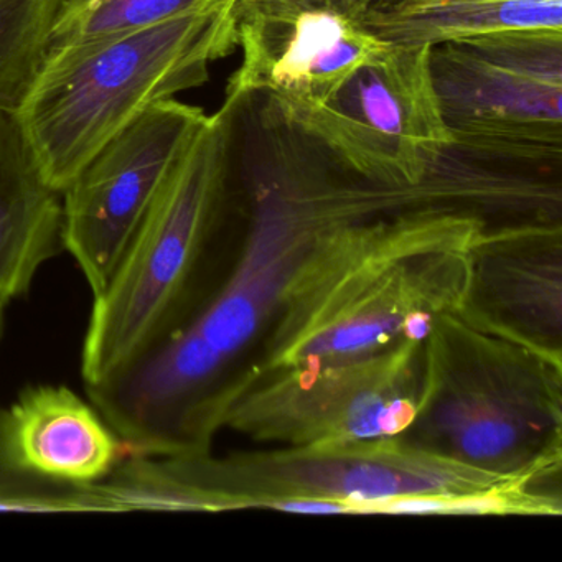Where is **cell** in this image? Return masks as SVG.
Masks as SVG:
<instances>
[{
    "mask_svg": "<svg viewBox=\"0 0 562 562\" xmlns=\"http://www.w3.org/2000/svg\"><path fill=\"white\" fill-rule=\"evenodd\" d=\"M235 106L206 117L157 193L106 288L93 297L81 376L93 386L176 335L203 299V271L225 205Z\"/></svg>",
    "mask_w": 562,
    "mask_h": 562,
    "instance_id": "1",
    "label": "cell"
},
{
    "mask_svg": "<svg viewBox=\"0 0 562 562\" xmlns=\"http://www.w3.org/2000/svg\"><path fill=\"white\" fill-rule=\"evenodd\" d=\"M236 48L228 4L47 52L18 114L45 179L64 192L91 157L160 101L209 81Z\"/></svg>",
    "mask_w": 562,
    "mask_h": 562,
    "instance_id": "2",
    "label": "cell"
},
{
    "mask_svg": "<svg viewBox=\"0 0 562 562\" xmlns=\"http://www.w3.org/2000/svg\"><path fill=\"white\" fill-rule=\"evenodd\" d=\"M427 45H391L324 103L281 117L371 182L417 187L453 150Z\"/></svg>",
    "mask_w": 562,
    "mask_h": 562,
    "instance_id": "3",
    "label": "cell"
},
{
    "mask_svg": "<svg viewBox=\"0 0 562 562\" xmlns=\"http://www.w3.org/2000/svg\"><path fill=\"white\" fill-rule=\"evenodd\" d=\"M200 108L160 101L104 144L61 192L64 251L98 295L183 150L205 123Z\"/></svg>",
    "mask_w": 562,
    "mask_h": 562,
    "instance_id": "4",
    "label": "cell"
},
{
    "mask_svg": "<svg viewBox=\"0 0 562 562\" xmlns=\"http://www.w3.org/2000/svg\"><path fill=\"white\" fill-rule=\"evenodd\" d=\"M429 65L453 150L561 160L562 81L490 60L459 42L430 48Z\"/></svg>",
    "mask_w": 562,
    "mask_h": 562,
    "instance_id": "5",
    "label": "cell"
},
{
    "mask_svg": "<svg viewBox=\"0 0 562 562\" xmlns=\"http://www.w3.org/2000/svg\"><path fill=\"white\" fill-rule=\"evenodd\" d=\"M236 47L241 48V64L229 78L225 103L269 94L281 120L327 101L357 68L391 44L347 15L311 9L239 21Z\"/></svg>",
    "mask_w": 562,
    "mask_h": 562,
    "instance_id": "6",
    "label": "cell"
},
{
    "mask_svg": "<svg viewBox=\"0 0 562 562\" xmlns=\"http://www.w3.org/2000/svg\"><path fill=\"white\" fill-rule=\"evenodd\" d=\"M130 456L93 403L64 384H34L0 406V469L88 485Z\"/></svg>",
    "mask_w": 562,
    "mask_h": 562,
    "instance_id": "7",
    "label": "cell"
},
{
    "mask_svg": "<svg viewBox=\"0 0 562 562\" xmlns=\"http://www.w3.org/2000/svg\"><path fill=\"white\" fill-rule=\"evenodd\" d=\"M61 193L45 179L18 110H0V297L31 292L38 272L64 251Z\"/></svg>",
    "mask_w": 562,
    "mask_h": 562,
    "instance_id": "8",
    "label": "cell"
},
{
    "mask_svg": "<svg viewBox=\"0 0 562 562\" xmlns=\"http://www.w3.org/2000/svg\"><path fill=\"white\" fill-rule=\"evenodd\" d=\"M361 25L391 45H437L503 31L562 32V0H378Z\"/></svg>",
    "mask_w": 562,
    "mask_h": 562,
    "instance_id": "9",
    "label": "cell"
},
{
    "mask_svg": "<svg viewBox=\"0 0 562 562\" xmlns=\"http://www.w3.org/2000/svg\"><path fill=\"white\" fill-rule=\"evenodd\" d=\"M222 4L228 0H61L47 52L144 31Z\"/></svg>",
    "mask_w": 562,
    "mask_h": 562,
    "instance_id": "10",
    "label": "cell"
},
{
    "mask_svg": "<svg viewBox=\"0 0 562 562\" xmlns=\"http://www.w3.org/2000/svg\"><path fill=\"white\" fill-rule=\"evenodd\" d=\"M61 0H0V110H19L47 55Z\"/></svg>",
    "mask_w": 562,
    "mask_h": 562,
    "instance_id": "11",
    "label": "cell"
},
{
    "mask_svg": "<svg viewBox=\"0 0 562 562\" xmlns=\"http://www.w3.org/2000/svg\"><path fill=\"white\" fill-rule=\"evenodd\" d=\"M0 515H110L98 483L0 469Z\"/></svg>",
    "mask_w": 562,
    "mask_h": 562,
    "instance_id": "12",
    "label": "cell"
},
{
    "mask_svg": "<svg viewBox=\"0 0 562 562\" xmlns=\"http://www.w3.org/2000/svg\"><path fill=\"white\" fill-rule=\"evenodd\" d=\"M404 317L393 305L357 312L307 335L295 355L301 363L317 364L368 353L400 335Z\"/></svg>",
    "mask_w": 562,
    "mask_h": 562,
    "instance_id": "13",
    "label": "cell"
},
{
    "mask_svg": "<svg viewBox=\"0 0 562 562\" xmlns=\"http://www.w3.org/2000/svg\"><path fill=\"white\" fill-rule=\"evenodd\" d=\"M376 2L378 0H233L228 9L236 27L239 21L256 15L291 14L311 9L338 12L353 21H360L364 12L370 11Z\"/></svg>",
    "mask_w": 562,
    "mask_h": 562,
    "instance_id": "14",
    "label": "cell"
},
{
    "mask_svg": "<svg viewBox=\"0 0 562 562\" xmlns=\"http://www.w3.org/2000/svg\"><path fill=\"white\" fill-rule=\"evenodd\" d=\"M271 508L281 509V512L307 513V515H341V513H351L345 503L338 499L324 498V496H292L289 499H279L272 502Z\"/></svg>",
    "mask_w": 562,
    "mask_h": 562,
    "instance_id": "15",
    "label": "cell"
},
{
    "mask_svg": "<svg viewBox=\"0 0 562 562\" xmlns=\"http://www.w3.org/2000/svg\"><path fill=\"white\" fill-rule=\"evenodd\" d=\"M430 330H432V317L427 312L414 311L404 317L401 334L409 341H423Z\"/></svg>",
    "mask_w": 562,
    "mask_h": 562,
    "instance_id": "16",
    "label": "cell"
},
{
    "mask_svg": "<svg viewBox=\"0 0 562 562\" xmlns=\"http://www.w3.org/2000/svg\"><path fill=\"white\" fill-rule=\"evenodd\" d=\"M9 302L0 297V340L4 337L5 321H8Z\"/></svg>",
    "mask_w": 562,
    "mask_h": 562,
    "instance_id": "17",
    "label": "cell"
},
{
    "mask_svg": "<svg viewBox=\"0 0 562 562\" xmlns=\"http://www.w3.org/2000/svg\"><path fill=\"white\" fill-rule=\"evenodd\" d=\"M233 0H228V8H229V4H232Z\"/></svg>",
    "mask_w": 562,
    "mask_h": 562,
    "instance_id": "18",
    "label": "cell"
}]
</instances>
